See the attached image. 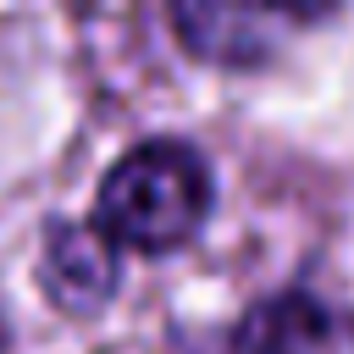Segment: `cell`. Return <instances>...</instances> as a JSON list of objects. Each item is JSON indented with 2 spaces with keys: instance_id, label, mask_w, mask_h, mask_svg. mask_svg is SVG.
I'll return each mask as SVG.
<instances>
[{
  "instance_id": "obj_5",
  "label": "cell",
  "mask_w": 354,
  "mask_h": 354,
  "mask_svg": "<svg viewBox=\"0 0 354 354\" xmlns=\"http://www.w3.org/2000/svg\"><path fill=\"white\" fill-rule=\"evenodd\" d=\"M0 348H6V321H0Z\"/></svg>"
},
{
  "instance_id": "obj_3",
  "label": "cell",
  "mask_w": 354,
  "mask_h": 354,
  "mask_svg": "<svg viewBox=\"0 0 354 354\" xmlns=\"http://www.w3.org/2000/svg\"><path fill=\"white\" fill-rule=\"evenodd\" d=\"M227 354H354V310L310 288H282L232 326Z\"/></svg>"
},
{
  "instance_id": "obj_2",
  "label": "cell",
  "mask_w": 354,
  "mask_h": 354,
  "mask_svg": "<svg viewBox=\"0 0 354 354\" xmlns=\"http://www.w3.org/2000/svg\"><path fill=\"white\" fill-rule=\"evenodd\" d=\"M332 6H238V0H188L171 6V28L188 55L210 66H260L277 55L282 33L326 22Z\"/></svg>"
},
{
  "instance_id": "obj_4",
  "label": "cell",
  "mask_w": 354,
  "mask_h": 354,
  "mask_svg": "<svg viewBox=\"0 0 354 354\" xmlns=\"http://www.w3.org/2000/svg\"><path fill=\"white\" fill-rule=\"evenodd\" d=\"M122 282V254L116 243L94 227V221H72L55 216L44 221V243H39V288L55 310L66 315H94L111 304Z\"/></svg>"
},
{
  "instance_id": "obj_1",
  "label": "cell",
  "mask_w": 354,
  "mask_h": 354,
  "mask_svg": "<svg viewBox=\"0 0 354 354\" xmlns=\"http://www.w3.org/2000/svg\"><path fill=\"white\" fill-rule=\"evenodd\" d=\"M216 205L210 160L188 138H144L111 160L94 194V227L133 254H171L199 238Z\"/></svg>"
}]
</instances>
